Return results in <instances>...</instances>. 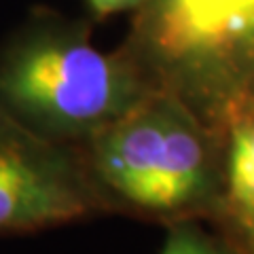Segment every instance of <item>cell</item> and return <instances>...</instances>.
Masks as SVG:
<instances>
[{
    "instance_id": "obj_8",
    "label": "cell",
    "mask_w": 254,
    "mask_h": 254,
    "mask_svg": "<svg viewBox=\"0 0 254 254\" xmlns=\"http://www.w3.org/2000/svg\"><path fill=\"white\" fill-rule=\"evenodd\" d=\"M240 248L244 250V254H254V222L240 237Z\"/></svg>"
},
{
    "instance_id": "obj_2",
    "label": "cell",
    "mask_w": 254,
    "mask_h": 254,
    "mask_svg": "<svg viewBox=\"0 0 254 254\" xmlns=\"http://www.w3.org/2000/svg\"><path fill=\"white\" fill-rule=\"evenodd\" d=\"M148 91L129 55L98 49L85 23L34 19L0 49V113L60 144L81 146Z\"/></svg>"
},
{
    "instance_id": "obj_9",
    "label": "cell",
    "mask_w": 254,
    "mask_h": 254,
    "mask_svg": "<svg viewBox=\"0 0 254 254\" xmlns=\"http://www.w3.org/2000/svg\"><path fill=\"white\" fill-rule=\"evenodd\" d=\"M250 117H254V113H252V115H250Z\"/></svg>"
},
{
    "instance_id": "obj_4",
    "label": "cell",
    "mask_w": 254,
    "mask_h": 254,
    "mask_svg": "<svg viewBox=\"0 0 254 254\" xmlns=\"http://www.w3.org/2000/svg\"><path fill=\"white\" fill-rule=\"evenodd\" d=\"M106 216L81 146L45 140L0 113V237Z\"/></svg>"
},
{
    "instance_id": "obj_7",
    "label": "cell",
    "mask_w": 254,
    "mask_h": 254,
    "mask_svg": "<svg viewBox=\"0 0 254 254\" xmlns=\"http://www.w3.org/2000/svg\"><path fill=\"white\" fill-rule=\"evenodd\" d=\"M87 2H89V9L93 11L95 17H108V15L123 11H138L148 0H87Z\"/></svg>"
},
{
    "instance_id": "obj_1",
    "label": "cell",
    "mask_w": 254,
    "mask_h": 254,
    "mask_svg": "<svg viewBox=\"0 0 254 254\" xmlns=\"http://www.w3.org/2000/svg\"><path fill=\"white\" fill-rule=\"evenodd\" d=\"M106 216L168 227L199 218L216 225L225 190V133L163 89L81 144Z\"/></svg>"
},
{
    "instance_id": "obj_3",
    "label": "cell",
    "mask_w": 254,
    "mask_h": 254,
    "mask_svg": "<svg viewBox=\"0 0 254 254\" xmlns=\"http://www.w3.org/2000/svg\"><path fill=\"white\" fill-rule=\"evenodd\" d=\"M121 49L220 133L254 113V0H148Z\"/></svg>"
},
{
    "instance_id": "obj_6",
    "label": "cell",
    "mask_w": 254,
    "mask_h": 254,
    "mask_svg": "<svg viewBox=\"0 0 254 254\" xmlns=\"http://www.w3.org/2000/svg\"><path fill=\"white\" fill-rule=\"evenodd\" d=\"M159 254H244V250L208 220L189 218L165 227Z\"/></svg>"
},
{
    "instance_id": "obj_5",
    "label": "cell",
    "mask_w": 254,
    "mask_h": 254,
    "mask_svg": "<svg viewBox=\"0 0 254 254\" xmlns=\"http://www.w3.org/2000/svg\"><path fill=\"white\" fill-rule=\"evenodd\" d=\"M254 222V117L237 119L225 131V190L214 227L240 246Z\"/></svg>"
}]
</instances>
